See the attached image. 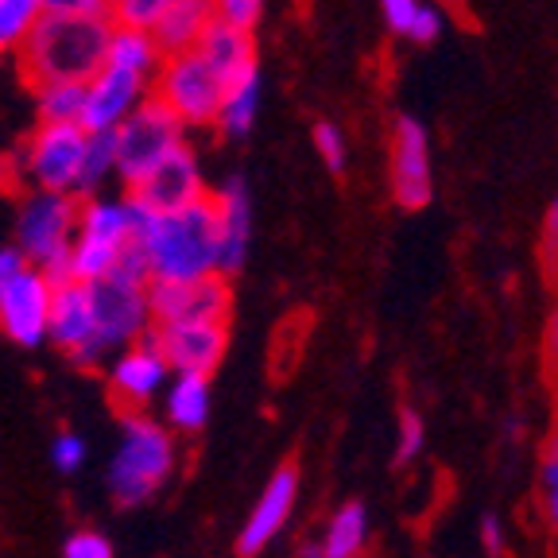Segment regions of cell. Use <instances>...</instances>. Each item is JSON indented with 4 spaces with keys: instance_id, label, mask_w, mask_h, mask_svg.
I'll use <instances>...</instances> for the list:
<instances>
[{
    "instance_id": "1",
    "label": "cell",
    "mask_w": 558,
    "mask_h": 558,
    "mask_svg": "<svg viewBox=\"0 0 558 558\" xmlns=\"http://www.w3.org/2000/svg\"><path fill=\"white\" fill-rule=\"evenodd\" d=\"M132 244L140 248L148 276L159 283H194L218 276V218L214 202L202 198L174 214H144L140 209Z\"/></svg>"
},
{
    "instance_id": "2",
    "label": "cell",
    "mask_w": 558,
    "mask_h": 558,
    "mask_svg": "<svg viewBox=\"0 0 558 558\" xmlns=\"http://www.w3.org/2000/svg\"><path fill=\"white\" fill-rule=\"evenodd\" d=\"M109 35H113L109 12H94V16H47L44 12L16 51L20 78L27 82V89L44 82L86 86L105 66Z\"/></svg>"
},
{
    "instance_id": "3",
    "label": "cell",
    "mask_w": 558,
    "mask_h": 558,
    "mask_svg": "<svg viewBox=\"0 0 558 558\" xmlns=\"http://www.w3.org/2000/svg\"><path fill=\"white\" fill-rule=\"evenodd\" d=\"M174 473V438L151 415H124L105 465V488L117 508H140L159 497Z\"/></svg>"
},
{
    "instance_id": "4",
    "label": "cell",
    "mask_w": 558,
    "mask_h": 558,
    "mask_svg": "<svg viewBox=\"0 0 558 558\" xmlns=\"http://www.w3.org/2000/svg\"><path fill=\"white\" fill-rule=\"evenodd\" d=\"M78 236V198L27 191L16 206V248L51 283H70V244Z\"/></svg>"
},
{
    "instance_id": "5",
    "label": "cell",
    "mask_w": 558,
    "mask_h": 558,
    "mask_svg": "<svg viewBox=\"0 0 558 558\" xmlns=\"http://www.w3.org/2000/svg\"><path fill=\"white\" fill-rule=\"evenodd\" d=\"M89 132L82 124H35L16 148L20 179L27 191L70 194L78 198L82 156Z\"/></svg>"
},
{
    "instance_id": "6",
    "label": "cell",
    "mask_w": 558,
    "mask_h": 558,
    "mask_svg": "<svg viewBox=\"0 0 558 558\" xmlns=\"http://www.w3.org/2000/svg\"><path fill=\"white\" fill-rule=\"evenodd\" d=\"M221 94H226V78L209 66L198 51L171 54L151 78V97L163 105L174 121L186 132L194 129H214Z\"/></svg>"
},
{
    "instance_id": "7",
    "label": "cell",
    "mask_w": 558,
    "mask_h": 558,
    "mask_svg": "<svg viewBox=\"0 0 558 558\" xmlns=\"http://www.w3.org/2000/svg\"><path fill=\"white\" fill-rule=\"evenodd\" d=\"M89 314H94V338L105 357H113L117 349L132 345L151 330L148 311V283L129 271H109L97 283H86Z\"/></svg>"
},
{
    "instance_id": "8",
    "label": "cell",
    "mask_w": 558,
    "mask_h": 558,
    "mask_svg": "<svg viewBox=\"0 0 558 558\" xmlns=\"http://www.w3.org/2000/svg\"><path fill=\"white\" fill-rule=\"evenodd\" d=\"M186 140V129L167 113L156 97L140 105L136 113L113 132V156H117V183L132 186L151 171V167L163 163L171 151H179Z\"/></svg>"
},
{
    "instance_id": "9",
    "label": "cell",
    "mask_w": 558,
    "mask_h": 558,
    "mask_svg": "<svg viewBox=\"0 0 558 558\" xmlns=\"http://www.w3.org/2000/svg\"><path fill=\"white\" fill-rule=\"evenodd\" d=\"M151 330L159 326H198V323H229L233 311V288L226 276H206L194 283H148Z\"/></svg>"
},
{
    "instance_id": "10",
    "label": "cell",
    "mask_w": 558,
    "mask_h": 558,
    "mask_svg": "<svg viewBox=\"0 0 558 558\" xmlns=\"http://www.w3.org/2000/svg\"><path fill=\"white\" fill-rule=\"evenodd\" d=\"M129 198H132V206L144 209V214H174V209H186V206H194V202L209 198L198 151H194L191 144L171 151L163 163L151 167V171L132 186Z\"/></svg>"
},
{
    "instance_id": "11",
    "label": "cell",
    "mask_w": 558,
    "mask_h": 558,
    "mask_svg": "<svg viewBox=\"0 0 558 558\" xmlns=\"http://www.w3.org/2000/svg\"><path fill=\"white\" fill-rule=\"evenodd\" d=\"M54 283L39 268L27 264L0 288V333L20 349L47 345V323H51Z\"/></svg>"
},
{
    "instance_id": "12",
    "label": "cell",
    "mask_w": 558,
    "mask_h": 558,
    "mask_svg": "<svg viewBox=\"0 0 558 558\" xmlns=\"http://www.w3.org/2000/svg\"><path fill=\"white\" fill-rule=\"evenodd\" d=\"M105 380H109V392L121 408H129L132 415H144L151 400H159V392L171 380V368H167L163 353H159L151 330L144 333L132 345L117 349L113 357L105 361Z\"/></svg>"
},
{
    "instance_id": "13",
    "label": "cell",
    "mask_w": 558,
    "mask_h": 558,
    "mask_svg": "<svg viewBox=\"0 0 558 558\" xmlns=\"http://www.w3.org/2000/svg\"><path fill=\"white\" fill-rule=\"evenodd\" d=\"M151 97V82L129 74L121 66L105 62L94 78L86 82V101H82V129L89 136H113L140 105Z\"/></svg>"
},
{
    "instance_id": "14",
    "label": "cell",
    "mask_w": 558,
    "mask_h": 558,
    "mask_svg": "<svg viewBox=\"0 0 558 558\" xmlns=\"http://www.w3.org/2000/svg\"><path fill=\"white\" fill-rule=\"evenodd\" d=\"M47 341L59 349L74 368H101L105 353L94 338V314H89L86 283H54L51 295V323H47Z\"/></svg>"
},
{
    "instance_id": "15",
    "label": "cell",
    "mask_w": 558,
    "mask_h": 558,
    "mask_svg": "<svg viewBox=\"0 0 558 558\" xmlns=\"http://www.w3.org/2000/svg\"><path fill=\"white\" fill-rule=\"evenodd\" d=\"M299 500V465L283 462L276 473L268 477V485L260 488L256 505L244 515L241 532H236V558H256L279 539V532L291 523Z\"/></svg>"
},
{
    "instance_id": "16",
    "label": "cell",
    "mask_w": 558,
    "mask_h": 558,
    "mask_svg": "<svg viewBox=\"0 0 558 558\" xmlns=\"http://www.w3.org/2000/svg\"><path fill=\"white\" fill-rule=\"evenodd\" d=\"M392 194L403 209H427L435 202V167H430V136L423 121L400 117L392 140Z\"/></svg>"
},
{
    "instance_id": "17",
    "label": "cell",
    "mask_w": 558,
    "mask_h": 558,
    "mask_svg": "<svg viewBox=\"0 0 558 558\" xmlns=\"http://www.w3.org/2000/svg\"><path fill=\"white\" fill-rule=\"evenodd\" d=\"M151 338H156L171 376H214V368L226 361L229 326L221 323L159 326V330H151Z\"/></svg>"
},
{
    "instance_id": "18",
    "label": "cell",
    "mask_w": 558,
    "mask_h": 558,
    "mask_svg": "<svg viewBox=\"0 0 558 558\" xmlns=\"http://www.w3.org/2000/svg\"><path fill=\"white\" fill-rule=\"evenodd\" d=\"M209 202L218 218V276L233 279L248 264V248H253V198L241 174H233L218 191H209Z\"/></svg>"
},
{
    "instance_id": "19",
    "label": "cell",
    "mask_w": 558,
    "mask_h": 558,
    "mask_svg": "<svg viewBox=\"0 0 558 558\" xmlns=\"http://www.w3.org/2000/svg\"><path fill=\"white\" fill-rule=\"evenodd\" d=\"M140 209L129 194H94L78 202V241L124 248L136 233Z\"/></svg>"
},
{
    "instance_id": "20",
    "label": "cell",
    "mask_w": 558,
    "mask_h": 558,
    "mask_svg": "<svg viewBox=\"0 0 558 558\" xmlns=\"http://www.w3.org/2000/svg\"><path fill=\"white\" fill-rule=\"evenodd\" d=\"M264 101V78L260 66L241 70L236 78L226 82V94H221L218 117H214V132L226 140H244L256 129V117H260Z\"/></svg>"
},
{
    "instance_id": "21",
    "label": "cell",
    "mask_w": 558,
    "mask_h": 558,
    "mask_svg": "<svg viewBox=\"0 0 558 558\" xmlns=\"http://www.w3.org/2000/svg\"><path fill=\"white\" fill-rule=\"evenodd\" d=\"M159 396H163L167 430H183V435L206 430L209 415H214V388H209V376H171Z\"/></svg>"
},
{
    "instance_id": "22",
    "label": "cell",
    "mask_w": 558,
    "mask_h": 558,
    "mask_svg": "<svg viewBox=\"0 0 558 558\" xmlns=\"http://www.w3.org/2000/svg\"><path fill=\"white\" fill-rule=\"evenodd\" d=\"M214 0H174L171 9L163 12V20L156 24L151 39L163 51V59L171 54H186L198 47V39L206 35V27L214 24Z\"/></svg>"
},
{
    "instance_id": "23",
    "label": "cell",
    "mask_w": 558,
    "mask_h": 558,
    "mask_svg": "<svg viewBox=\"0 0 558 558\" xmlns=\"http://www.w3.org/2000/svg\"><path fill=\"white\" fill-rule=\"evenodd\" d=\"M194 51L202 54V59L209 62V66L218 70L221 78H236L241 70L256 66V44H253V32H241V27L233 24H221V20H214V24L206 27V35L198 39V47Z\"/></svg>"
},
{
    "instance_id": "24",
    "label": "cell",
    "mask_w": 558,
    "mask_h": 558,
    "mask_svg": "<svg viewBox=\"0 0 558 558\" xmlns=\"http://www.w3.org/2000/svg\"><path fill=\"white\" fill-rule=\"evenodd\" d=\"M368 535H373L368 505L365 500H345V505L330 515V523H326L318 555L323 558H361V550L368 547Z\"/></svg>"
},
{
    "instance_id": "25",
    "label": "cell",
    "mask_w": 558,
    "mask_h": 558,
    "mask_svg": "<svg viewBox=\"0 0 558 558\" xmlns=\"http://www.w3.org/2000/svg\"><path fill=\"white\" fill-rule=\"evenodd\" d=\"M105 62L151 82V78H156V70L163 66V51H159L156 39H151L148 32L113 27V35H109V51H105Z\"/></svg>"
},
{
    "instance_id": "26",
    "label": "cell",
    "mask_w": 558,
    "mask_h": 558,
    "mask_svg": "<svg viewBox=\"0 0 558 558\" xmlns=\"http://www.w3.org/2000/svg\"><path fill=\"white\" fill-rule=\"evenodd\" d=\"M35 101V124H82V101H86V86L74 82H44L32 86Z\"/></svg>"
},
{
    "instance_id": "27",
    "label": "cell",
    "mask_w": 558,
    "mask_h": 558,
    "mask_svg": "<svg viewBox=\"0 0 558 558\" xmlns=\"http://www.w3.org/2000/svg\"><path fill=\"white\" fill-rule=\"evenodd\" d=\"M117 183V156H113V136H89L86 156H82L78 174V202L105 194V186Z\"/></svg>"
},
{
    "instance_id": "28",
    "label": "cell",
    "mask_w": 558,
    "mask_h": 558,
    "mask_svg": "<svg viewBox=\"0 0 558 558\" xmlns=\"http://www.w3.org/2000/svg\"><path fill=\"white\" fill-rule=\"evenodd\" d=\"M44 16V4L39 0H0V59L24 47V39L32 35V27Z\"/></svg>"
},
{
    "instance_id": "29",
    "label": "cell",
    "mask_w": 558,
    "mask_h": 558,
    "mask_svg": "<svg viewBox=\"0 0 558 558\" xmlns=\"http://www.w3.org/2000/svg\"><path fill=\"white\" fill-rule=\"evenodd\" d=\"M124 248H109V244H94V241H78L70 244V283H97L109 271H117Z\"/></svg>"
},
{
    "instance_id": "30",
    "label": "cell",
    "mask_w": 558,
    "mask_h": 558,
    "mask_svg": "<svg viewBox=\"0 0 558 558\" xmlns=\"http://www.w3.org/2000/svg\"><path fill=\"white\" fill-rule=\"evenodd\" d=\"M174 0H109V20L113 27H129V32H156V24L163 20V12Z\"/></svg>"
},
{
    "instance_id": "31",
    "label": "cell",
    "mask_w": 558,
    "mask_h": 558,
    "mask_svg": "<svg viewBox=\"0 0 558 558\" xmlns=\"http://www.w3.org/2000/svg\"><path fill=\"white\" fill-rule=\"evenodd\" d=\"M311 140H314V151H318V159L326 163V171H330V174L345 171V167H349V144H345V132H341V124L318 121L311 129Z\"/></svg>"
},
{
    "instance_id": "32",
    "label": "cell",
    "mask_w": 558,
    "mask_h": 558,
    "mask_svg": "<svg viewBox=\"0 0 558 558\" xmlns=\"http://www.w3.org/2000/svg\"><path fill=\"white\" fill-rule=\"evenodd\" d=\"M89 462V446L86 438L78 435V430H59L51 442V465L62 473V477H74V473H82Z\"/></svg>"
},
{
    "instance_id": "33",
    "label": "cell",
    "mask_w": 558,
    "mask_h": 558,
    "mask_svg": "<svg viewBox=\"0 0 558 558\" xmlns=\"http://www.w3.org/2000/svg\"><path fill=\"white\" fill-rule=\"evenodd\" d=\"M427 446V423L411 408L400 411V430H396V465H411Z\"/></svg>"
},
{
    "instance_id": "34",
    "label": "cell",
    "mask_w": 558,
    "mask_h": 558,
    "mask_svg": "<svg viewBox=\"0 0 558 558\" xmlns=\"http://www.w3.org/2000/svg\"><path fill=\"white\" fill-rule=\"evenodd\" d=\"M59 558H117V550L105 532H97V527H78V532L66 535Z\"/></svg>"
},
{
    "instance_id": "35",
    "label": "cell",
    "mask_w": 558,
    "mask_h": 558,
    "mask_svg": "<svg viewBox=\"0 0 558 558\" xmlns=\"http://www.w3.org/2000/svg\"><path fill=\"white\" fill-rule=\"evenodd\" d=\"M214 16L241 32H253L264 16V0H214Z\"/></svg>"
},
{
    "instance_id": "36",
    "label": "cell",
    "mask_w": 558,
    "mask_h": 558,
    "mask_svg": "<svg viewBox=\"0 0 558 558\" xmlns=\"http://www.w3.org/2000/svg\"><path fill=\"white\" fill-rule=\"evenodd\" d=\"M438 35H442V12L430 9V4H418L415 20L408 27V39L411 44H435Z\"/></svg>"
},
{
    "instance_id": "37",
    "label": "cell",
    "mask_w": 558,
    "mask_h": 558,
    "mask_svg": "<svg viewBox=\"0 0 558 558\" xmlns=\"http://www.w3.org/2000/svg\"><path fill=\"white\" fill-rule=\"evenodd\" d=\"M477 539H481V550H485L488 558H500V555H505L508 535H505V523H500L497 512H485V515H481Z\"/></svg>"
},
{
    "instance_id": "38",
    "label": "cell",
    "mask_w": 558,
    "mask_h": 558,
    "mask_svg": "<svg viewBox=\"0 0 558 558\" xmlns=\"http://www.w3.org/2000/svg\"><path fill=\"white\" fill-rule=\"evenodd\" d=\"M543 268H547V279H558V202L543 218Z\"/></svg>"
},
{
    "instance_id": "39",
    "label": "cell",
    "mask_w": 558,
    "mask_h": 558,
    "mask_svg": "<svg viewBox=\"0 0 558 558\" xmlns=\"http://www.w3.org/2000/svg\"><path fill=\"white\" fill-rule=\"evenodd\" d=\"M418 4H423V0H380L384 24L392 27L396 35H408V27H411V20H415Z\"/></svg>"
},
{
    "instance_id": "40",
    "label": "cell",
    "mask_w": 558,
    "mask_h": 558,
    "mask_svg": "<svg viewBox=\"0 0 558 558\" xmlns=\"http://www.w3.org/2000/svg\"><path fill=\"white\" fill-rule=\"evenodd\" d=\"M47 16H94V12H105L101 0H39Z\"/></svg>"
},
{
    "instance_id": "41",
    "label": "cell",
    "mask_w": 558,
    "mask_h": 558,
    "mask_svg": "<svg viewBox=\"0 0 558 558\" xmlns=\"http://www.w3.org/2000/svg\"><path fill=\"white\" fill-rule=\"evenodd\" d=\"M539 485H543V493H550V488H558V430H555V438H550V442H547V450H543Z\"/></svg>"
},
{
    "instance_id": "42",
    "label": "cell",
    "mask_w": 558,
    "mask_h": 558,
    "mask_svg": "<svg viewBox=\"0 0 558 558\" xmlns=\"http://www.w3.org/2000/svg\"><path fill=\"white\" fill-rule=\"evenodd\" d=\"M20 186H24V179H20L16 151H0V194H12Z\"/></svg>"
},
{
    "instance_id": "43",
    "label": "cell",
    "mask_w": 558,
    "mask_h": 558,
    "mask_svg": "<svg viewBox=\"0 0 558 558\" xmlns=\"http://www.w3.org/2000/svg\"><path fill=\"white\" fill-rule=\"evenodd\" d=\"M24 268H27L24 256H20L16 248H12V244H4V248H0V288H4V283H9L12 276H20Z\"/></svg>"
},
{
    "instance_id": "44",
    "label": "cell",
    "mask_w": 558,
    "mask_h": 558,
    "mask_svg": "<svg viewBox=\"0 0 558 558\" xmlns=\"http://www.w3.org/2000/svg\"><path fill=\"white\" fill-rule=\"evenodd\" d=\"M543 353H547L550 365H558V306H555V314H550V323H547V341H543Z\"/></svg>"
},
{
    "instance_id": "45",
    "label": "cell",
    "mask_w": 558,
    "mask_h": 558,
    "mask_svg": "<svg viewBox=\"0 0 558 558\" xmlns=\"http://www.w3.org/2000/svg\"><path fill=\"white\" fill-rule=\"evenodd\" d=\"M543 515H547V523L558 532V488L543 493Z\"/></svg>"
},
{
    "instance_id": "46",
    "label": "cell",
    "mask_w": 558,
    "mask_h": 558,
    "mask_svg": "<svg viewBox=\"0 0 558 558\" xmlns=\"http://www.w3.org/2000/svg\"><path fill=\"white\" fill-rule=\"evenodd\" d=\"M523 427H527V423H523L520 415L508 418V423H505V438H508V442H520V438H523Z\"/></svg>"
},
{
    "instance_id": "47",
    "label": "cell",
    "mask_w": 558,
    "mask_h": 558,
    "mask_svg": "<svg viewBox=\"0 0 558 558\" xmlns=\"http://www.w3.org/2000/svg\"><path fill=\"white\" fill-rule=\"evenodd\" d=\"M295 558H323V555H318V547H303V550H299Z\"/></svg>"
},
{
    "instance_id": "48",
    "label": "cell",
    "mask_w": 558,
    "mask_h": 558,
    "mask_svg": "<svg viewBox=\"0 0 558 558\" xmlns=\"http://www.w3.org/2000/svg\"><path fill=\"white\" fill-rule=\"evenodd\" d=\"M101 4H105V9H109V0H101Z\"/></svg>"
}]
</instances>
